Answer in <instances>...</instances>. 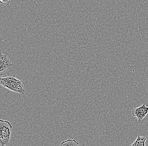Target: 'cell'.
<instances>
[{"instance_id": "obj_1", "label": "cell", "mask_w": 148, "mask_h": 146, "mask_svg": "<svg viewBox=\"0 0 148 146\" xmlns=\"http://www.w3.org/2000/svg\"><path fill=\"white\" fill-rule=\"evenodd\" d=\"M1 84L16 93L24 94L25 92L22 82L14 76L1 77Z\"/></svg>"}, {"instance_id": "obj_2", "label": "cell", "mask_w": 148, "mask_h": 146, "mask_svg": "<svg viewBox=\"0 0 148 146\" xmlns=\"http://www.w3.org/2000/svg\"><path fill=\"white\" fill-rule=\"evenodd\" d=\"M12 125L7 121L0 120V144L1 146L8 145L12 134Z\"/></svg>"}, {"instance_id": "obj_3", "label": "cell", "mask_w": 148, "mask_h": 146, "mask_svg": "<svg viewBox=\"0 0 148 146\" xmlns=\"http://www.w3.org/2000/svg\"><path fill=\"white\" fill-rule=\"evenodd\" d=\"M148 114V107L145 104L138 108H136L132 111V114L137 118L139 123L142 124L145 121V118Z\"/></svg>"}, {"instance_id": "obj_4", "label": "cell", "mask_w": 148, "mask_h": 146, "mask_svg": "<svg viewBox=\"0 0 148 146\" xmlns=\"http://www.w3.org/2000/svg\"><path fill=\"white\" fill-rule=\"evenodd\" d=\"M13 66L12 62L9 60L7 55L0 54V73L2 75L6 70Z\"/></svg>"}, {"instance_id": "obj_5", "label": "cell", "mask_w": 148, "mask_h": 146, "mask_svg": "<svg viewBox=\"0 0 148 146\" xmlns=\"http://www.w3.org/2000/svg\"><path fill=\"white\" fill-rule=\"evenodd\" d=\"M147 138L145 136H138L136 141L131 145V146H145L146 145V141Z\"/></svg>"}, {"instance_id": "obj_6", "label": "cell", "mask_w": 148, "mask_h": 146, "mask_svg": "<svg viewBox=\"0 0 148 146\" xmlns=\"http://www.w3.org/2000/svg\"><path fill=\"white\" fill-rule=\"evenodd\" d=\"M62 146H79V142H77L75 139L72 140L71 139H68L66 141H63L61 144Z\"/></svg>"}, {"instance_id": "obj_7", "label": "cell", "mask_w": 148, "mask_h": 146, "mask_svg": "<svg viewBox=\"0 0 148 146\" xmlns=\"http://www.w3.org/2000/svg\"><path fill=\"white\" fill-rule=\"evenodd\" d=\"M12 0H0V2L1 4L9 5Z\"/></svg>"}, {"instance_id": "obj_8", "label": "cell", "mask_w": 148, "mask_h": 146, "mask_svg": "<svg viewBox=\"0 0 148 146\" xmlns=\"http://www.w3.org/2000/svg\"><path fill=\"white\" fill-rule=\"evenodd\" d=\"M147 88H148V86L147 87Z\"/></svg>"}]
</instances>
